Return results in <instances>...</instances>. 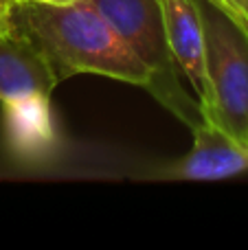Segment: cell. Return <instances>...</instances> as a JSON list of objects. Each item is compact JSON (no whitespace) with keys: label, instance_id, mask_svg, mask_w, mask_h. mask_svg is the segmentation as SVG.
<instances>
[{"label":"cell","instance_id":"1","mask_svg":"<svg viewBox=\"0 0 248 250\" xmlns=\"http://www.w3.org/2000/svg\"><path fill=\"white\" fill-rule=\"evenodd\" d=\"M16 22L46 57L57 82L99 75L147 88L149 68L88 0L73 4L18 2Z\"/></svg>","mask_w":248,"mask_h":250},{"label":"cell","instance_id":"2","mask_svg":"<svg viewBox=\"0 0 248 250\" xmlns=\"http://www.w3.org/2000/svg\"><path fill=\"white\" fill-rule=\"evenodd\" d=\"M88 2H92L108 18L110 24L136 53V57L149 68V83L145 90L189 129L205 121L198 99L189 95L180 83V68L169 51L161 0H88Z\"/></svg>","mask_w":248,"mask_h":250},{"label":"cell","instance_id":"3","mask_svg":"<svg viewBox=\"0 0 248 250\" xmlns=\"http://www.w3.org/2000/svg\"><path fill=\"white\" fill-rule=\"evenodd\" d=\"M202 2V0H200ZM207 68L211 86L209 121L231 136L248 134V35L213 4L202 2Z\"/></svg>","mask_w":248,"mask_h":250},{"label":"cell","instance_id":"4","mask_svg":"<svg viewBox=\"0 0 248 250\" xmlns=\"http://www.w3.org/2000/svg\"><path fill=\"white\" fill-rule=\"evenodd\" d=\"M165 33L169 51L178 64L180 73L187 77L196 99L200 104L202 119L209 121L211 114V86L207 68V40L205 16L200 0H161Z\"/></svg>","mask_w":248,"mask_h":250},{"label":"cell","instance_id":"5","mask_svg":"<svg viewBox=\"0 0 248 250\" xmlns=\"http://www.w3.org/2000/svg\"><path fill=\"white\" fill-rule=\"evenodd\" d=\"M57 83L46 57L20 26L0 35V108L51 101Z\"/></svg>","mask_w":248,"mask_h":250},{"label":"cell","instance_id":"6","mask_svg":"<svg viewBox=\"0 0 248 250\" xmlns=\"http://www.w3.org/2000/svg\"><path fill=\"white\" fill-rule=\"evenodd\" d=\"M191 149L171 167L180 180H227L248 171V145L211 121L191 127Z\"/></svg>","mask_w":248,"mask_h":250},{"label":"cell","instance_id":"7","mask_svg":"<svg viewBox=\"0 0 248 250\" xmlns=\"http://www.w3.org/2000/svg\"><path fill=\"white\" fill-rule=\"evenodd\" d=\"M0 138L7 154L22 165L51 160L60 147L51 101H29L16 108H0Z\"/></svg>","mask_w":248,"mask_h":250},{"label":"cell","instance_id":"8","mask_svg":"<svg viewBox=\"0 0 248 250\" xmlns=\"http://www.w3.org/2000/svg\"><path fill=\"white\" fill-rule=\"evenodd\" d=\"M202 2H209L220 9L248 35V0H202Z\"/></svg>","mask_w":248,"mask_h":250},{"label":"cell","instance_id":"9","mask_svg":"<svg viewBox=\"0 0 248 250\" xmlns=\"http://www.w3.org/2000/svg\"><path fill=\"white\" fill-rule=\"evenodd\" d=\"M16 2L13 0H0V35L16 29Z\"/></svg>","mask_w":248,"mask_h":250},{"label":"cell","instance_id":"10","mask_svg":"<svg viewBox=\"0 0 248 250\" xmlns=\"http://www.w3.org/2000/svg\"><path fill=\"white\" fill-rule=\"evenodd\" d=\"M24 2V0H22ZM29 2H40V4H73L79 0H29Z\"/></svg>","mask_w":248,"mask_h":250},{"label":"cell","instance_id":"11","mask_svg":"<svg viewBox=\"0 0 248 250\" xmlns=\"http://www.w3.org/2000/svg\"><path fill=\"white\" fill-rule=\"evenodd\" d=\"M244 143H246V145H248V134H246V141H244Z\"/></svg>","mask_w":248,"mask_h":250},{"label":"cell","instance_id":"12","mask_svg":"<svg viewBox=\"0 0 248 250\" xmlns=\"http://www.w3.org/2000/svg\"><path fill=\"white\" fill-rule=\"evenodd\" d=\"M13 2H16V4H18V2H22V0H13Z\"/></svg>","mask_w":248,"mask_h":250}]
</instances>
